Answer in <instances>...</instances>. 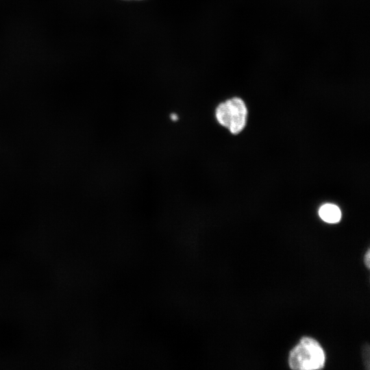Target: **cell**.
<instances>
[{"label": "cell", "mask_w": 370, "mask_h": 370, "mask_svg": "<svg viewBox=\"0 0 370 370\" xmlns=\"http://www.w3.org/2000/svg\"><path fill=\"white\" fill-rule=\"evenodd\" d=\"M325 360V354L319 343L305 336L290 352L288 364L292 369L314 370L323 368Z\"/></svg>", "instance_id": "obj_1"}, {"label": "cell", "mask_w": 370, "mask_h": 370, "mask_svg": "<svg viewBox=\"0 0 370 370\" xmlns=\"http://www.w3.org/2000/svg\"><path fill=\"white\" fill-rule=\"evenodd\" d=\"M214 114L218 123L227 128L232 134H237L244 129L247 110L241 98L233 97L220 103Z\"/></svg>", "instance_id": "obj_2"}, {"label": "cell", "mask_w": 370, "mask_h": 370, "mask_svg": "<svg viewBox=\"0 0 370 370\" xmlns=\"http://www.w3.org/2000/svg\"><path fill=\"white\" fill-rule=\"evenodd\" d=\"M321 219L329 223H338L341 218V212L339 208L332 204H325L319 210Z\"/></svg>", "instance_id": "obj_3"}, {"label": "cell", "mask_w": 370, "mask_h": 370, "mask_svg": "<svg viewBox=\"0 0 370 370\" xmlns=\"http://www.w3.org/2000/svg\"><path fill=\"white\" fill-rule=\"evenodd\" d=\"M362 359L364 364L367 366V369L369 367V347L368 344H366L362 347Z\"/></svg>", "instance_id": "obj_4"}, {"label": "cell", "mask_w": 370, "mask_h": 370, "mask_svg": "<svg viewBox=\"0 0 370 370\" xmlns=\"http://www.w3.org/2000/svg\"><path fill=\"white\" fill-rule=\"evenodd\" d=\"M364 262L366 267L369 269L370 267V251L368 249L365 254Z\"/></svg>", "instance_id": "obj_5"}]
</instances>
